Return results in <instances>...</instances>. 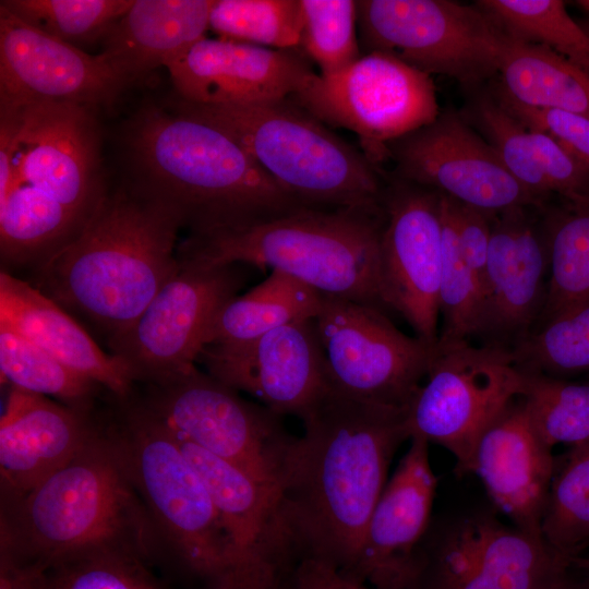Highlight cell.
I'll return each instance as SVG.
<instances>
[{
	"label": "cell",
	"mask_w": 589,
	"mask_h": 589,
	"mask_svg": "<svg viewBox=\"0 0 589 589\" xmlns=\"http://www.w3.org/2000/svg\"><path fill=\"white\" fill-rule=\"evenodd\" d=\"M85 411L12 386L0 419L5 500L17 498L72 459L96 434Z\"/></svg>",
	"instance_id": "25"
},
{
	"label": "cell",
	"mask_w": 589,
	"mask_h": 589,
	"mask_svg": "<svg viewBox=\"0 0 589 589\" xmlns=\"http://www.w3.org/2000/svg\"><path fill=\"white\" fill-rule=\"evenodd\" d=\"M291 589H375L320 560L305 557L291 575Z\"/></svg>",
	"instance_id": "46"
},
{
	"label": "cell",
	"mask_w": 589,
	"mask_h": 589,
	"mask_svg": "<svg viewBox=\"0 0 589 589\" xmlns=\"http://www.w3.org/2000/svg\"><path fill=\"white\" fill-rule=\"evenodd\" d=\"M480 303L481 286L462 256L452 200L442 194V268L438 288L442 327L436 345L470 341Z\"/></svg>",
	"instance_id": "36"
},
{
	"label": "cell",
	"mask_w": 589,
	"mask_h": 589,
	"mask_svg": "<svg viewBox=\"0 0 589 589\" xmlns=\"http://www.w3.org/2000/svg\"><path fill=\"white\" fill-rule=\"evenodd\" d=\"M131 82L106 58L25 23L0 4V106L112 104Z\"/></svg>",
	"instance_id": "20"
},
{
	"label": "cell",
	"mask_w": 589,
	"mask_h": 589,
	"mask_svg": "<svg viewBox=\"0 0 589 589\" xmlns=\"http://www.w3.org/2000/svg\"><path fill=\"white\" fill-rule=\"evenodd\" d=\"M181 227L172 207L135 188L106 193L80 232L38 264L35 287L111 338L178 271Z\"/></svg>",
	"instance_id": "3"
},
{
	"label": "cell",
	"mask_w": 589,
	"mask_h": 589,
	"mask_svg": "<svg viewBox=\"0 0 589 589\" xmlns=\"http://www.w3.org/2000/svg\"><path fill=\"white\" fill-rule=\"evenodd\" d=\"M1 376L12 386L50 395L85 411L98 384L75 372L23 335L0 324Z\"/></svg>",
	"instance_id": "33"
},
{
	"label": "cell",
	"mask_w": 589,
	"mask_h": 589,
	"mask_svg": "<svg viewBox=\"0 0 589 589\" xmlns=\"http://www.w3.org/2000/svg\"><path fill=\"white\" fill-rule=\"evenodd\" d=\"M491 93L527 129L551 135L589 170L588 118L557 109L527 106L504 95L496 87Z\"/></svg>",
	"instance_id": "42"
},
{
	"label": "cell",
	"mask_w": 589,
	"mask_h": 589,
	"mask_svg": "<svg viewBox=\"0 0 589 589\" xmlns=\"http://www.w3.org/2000/svg\"><path fill=\"white\" fill-rule=\"evenodd\" d=\"M300 49L321 75L350 67L362 56L357 38L358 4L353 0H299Z\"/></svg>",
	"instance_id": "40"
},
{
	"label": "cell",
	"mask_w": 589,
	"mask_h": 589,
	"mask_svg": "<svg viewBox=\"0 0 589 589\" xmlns=\"http://www.w3.org/2000/svg\"><path fill=\"white\" fill-rule=\"evenodd\" d=\"M429 442L413 436L369 520L349 576L375 589H408L416 554L431 525L437 488Z\"/></svg>",
	"instance_id": "23"
},
{
	"label": "cell",
	"mask_w": 589,
	"mask_h": 589,
	"mask_svg": "<svg viewBox=\"0 0 589 589\" xmlns=\"http://www.w3.org/2000/svg\"><path fill=\"white\" fill-rule=\"evenodd\" d=\"M289 98L324 124L357 134L376 167L389 158V143L440 115L431 76L382 52L364 53L332 75L314 72Z\"/></svg>",
	"instance_id": "11"
},
{
	"label": "cell",
	"mask_w": 589,
	"mask_h": 589,
	"mask_svg": "<svg viewBox=\"0 0 589 589\" xmlns=\"http://www.w3.org/2000/svg\"><path fill=\"white\" fill-rule=\"evenodd\" d=\"M178 262L176 274L136 320L109 338L112 356L134 382L155 384L195 366L214 318L244 286L252 268Z\"/></svg>",
	"instance_id": "13"
},
{
	"label": "cell",
	"mask_w": 589,
	"mask_h": 589,
	"mask_svg": "<svg viewBox=\"0 0 589 589\" xmlns=\"http://www.w3.org/2000/svg\"><path fill=\"white\" fill-rule=\"evenodd\" d=\"M0 589H52L51 569L1 548Z\"/></svg>",
	"instance_id": "45"
},
{
	"label": "cell",
	"mask_w": 589,
	"mask_h": 589,
	"mask_svg": "<svg viewBox=\"0 0 589 589\" xmlns=\"http://www.w3.org/2000/svg\"><path fill=\"white\" fill-rule=\"evenodd\" d=\"M127 141L134 188L172 207L190 233L308 206L281 189L226 130L191 115L144 107Z\"/></svg>",
	"instance_id": "4"
},
{
	"label": "cell",
	"mask_w": 589,
	"mask_h": 589,
	"mask_svg": "<svg viewBox=\"0 0 589 589\" xmlns=\"http://www.w3.org/2000/svg\"><path fill=\"white\" fill-rule=\"evenodd\" d=\"M385 211L304 206L248 225L190 233L177 259L280 271L321 294L389 311L380 279Z\"/></svg>",
	"instance_id": "6"
},
{
	"label": "cell",
	"mask_w": 589,
	"mask_h": 589,
	"mask_svg": "<svg viewBox=\"0 0 589 589\" xmlns=\"http://www.w3.org/2000/svg\"><path fill=\"white\" fill-rule=\"evenodd\" d=\"M151 385L143 407L178 438L283 491L299 437L285 429L279 414L242 399L196 366Z\"/></svg>",
	"instance_id": "9"
},
{
	"label": "cell",
	"mask_w": 589,
	"mask_h": 589,
	"mask_svg": "<svg viewBox=\"0 0 589 589\" xmlns=\"http://www.w3.org/2000/svg\"><path fill=\"white\" fill-rule=\"evenodd\" d=\"M0 324L116 396L130 394L134 381L118 358L105 353L57 302L5 271L0 273Z\"/></svg>",
	"instance_id": "26"
},
{
	"label": "cell",
	"mask_w": 589,
	"mask_h": 589,
	"mask_svg": "<svg viewBox=\"0 0 589 589\" xmlns=\"http://www.w3.org/2000/svg\"><path fill=\"white\" fill-rule=\"evenodd\" d=\"M52 589H163L143 557L101 552L76 557L51 568Z\"/></svg>",
	"instance_id": "41"
},
{
	"label": "cell",
	"mask_w": 589,
	"mask_h": 589,
	"mask_svg": "<svg viewBox=\"0 0 589 589\" xmlns=\"http://www.w3.org/2000/svg\"><path fill=\"white\" fill-rule=\"evenodd\" d=\"M527 373L563 378L589 371V299L537 326L512 351Z\"/></svg>",
	"instance_id": "34"
},
{
	"label": "cell",
	"mask_w": 589,
	"mask_h": 589,
	"mask_svg": "<svg viewBox=\"0 0 589 589\" xmlns=\"http://www.w3.org/2000/svg\"><path fill=\"white\" fill-rule=\"evenodd\" d=\"M396 178L495 215L518 206H546L505 168L462 113L447 110L388 144Z\"/></svg>",
	"instance_id": "16"
},
{
	"label": "cell",
	"mask_w": 589,
	"mask_h": 589,
	"mask_svg": "<svg viewBox=\"0 0 589 589\" xmlns=\"http://www.w3.org/2000/svg\"><path fill=\"white\" fill-rule=\"evenodd\" d=\"M506 38L495 86L501 93L527 106L589 119V74L549 48Z\"/></svg>",
	"instance_id": "28"
},
{
	"label": "cell",
	"mask_w": 589,
	"mask_h": 589,
	"mask_svg": "<svg viewBox=\"0 0 589 589\" xmlns=\"http://www.w3.org/2000/svg\"><path fill=\"white\" fill-rule=\"evenodd\" d=\"M209 28L220 38L272 49H299V0H212Z\"/></svg>",
	"instance_id": "37"
},
{
	"label": "cell",
	"mask_w": 589,
	"mask_h": 589,
	"mask_svg": "<svg viewBox=\"0 0 589 589\" xmlns=\"http://www.w3.org/2000/svg\"><path fill=\"white\" fill-rule=\"evenodd\" d=\"M544 224L549 257L548 290L543 311L534 328L589 299V206L567 204L563 209H550L546 205Z\"/></svg>",
	"instance_id": "30"
},
{
	"label": "cell",
	"mask_w": 589,
	"mask_h": 589,
	"mask_svg": "<svg viewBox=\"0 0 589 589\" xmlns=\"http://www.w3.org/2000/svg\"><path fill=\"white\" fill-rule=\"evenodd\" d=\"M578 7L589 13V0H580L576 2Z\"/></svg>",
	"instance_id": "49"
},
{
	"label": "cell",
	"mask_w": 589,
	"mask_h": 589,
	"mask_svg": "<svg viewBox=\"0 0 589 589\" xmlns=\"http://www.w3.org/2000/svg\"><path fill=\"white\" fill-rule=\"evenodd\" d=\"M545 206L492 216L481 303L471 339L512 351L534 328L549 277Z\"/></svg>",
	"instance_id": "18"
},
{
	"label": "cell",
	"mask_w": 589,
	"mask_h": 589,
	"mask_svg": "<svg viewBox=\"0 0 589 589\" xmlns=\"http://www.w3.org/2000/svg\"><path fill=\"white\" fill-rule=\"evenodd\" d=\"M551 193L573 206H589V170L551 135L527 129Z\"/></svg>",
	"instance_id": "43"
},
{
	"label": "cell",
	"mask_w": 589,
	"mask_h": 589,
	"mask_svg": "<svg viewBox=\"0 0 589 589\" xmlns=\"http://www.w3.org/2000/svg\"><path fill=\"white\" fill-rule=\"evenodd\" d=\"M494 148L508 172L540 203L551 195L527 128L493 96H477L462 115Z\"/></svg>",
	"instance_id": "39"
},
{
	"label": "cell",
	"mask_w": 589,
	"mask_h": 589,
	"mask_svg": "<svg viewBox=\"0 0 589 589\" xmlns=\"http://www.w3.org/2000/svg\"><path fill=\"white\" fill-rule=\"evenodd\" d=\"M476 4L508 38L543 46L589 74V36L560 0H480Z\"/></svg>",
	"instance_id": "31"
},
{
	"label": "cell",
	"mask_w": 589,
	"mask_h": 589,
	"mask_svg": "<svg viewBox=\"0 0 589 589\" xmlns=\"http://www.w3.org/2000/svg\"><path fill=\"white\" fill-rule=\"evenodd\" d=\"M231 134L286 192L308 206L383 212L385 187L363 154L290 98L248 106L172 101Z\"/></svg>",
	"instance_id": "7"
},
{
	"label": "cell",
	"mask_w": 589,
	"mask_h": 589,
	"mask_svg": "<svg viewBox=\"0 0 589 589\" xmlns=\"http://www.w3.org/2000/svg\"><path fill=\"white\" fill-rule=\"evenodd\" d=\"M300 419L304 434L281 493L302 558L351 575L390 461L410 440L406 409L361 400L332 385Z\"/></svg>",
	"instance_id": "1"
},
{
	"label": "cell",
	"mask_w": 589,
	"mask_h": 589,
	"mask_svg": "<svg viewBox=\"0 0 589 589\" xmlns=\"http://www.w3.org/2000/svg\"><path fill=\"white\" fill-rule=\"evenodd\" d=\"M539 589H574L567 578L566 572L558 574Z\"/></svg>",
	"instance_id": "47"
},
{
	"label": "cell",
	"mask_w": 589,
	"mask_h": 589,
	"mask_svg": "<svg viewBox=\"0 0 589 589\" xmlns=\"http://www.w3.org/2000/svg\"><path fill=\"white\" fill-rule=\"evenodd\" d=\"M131 481L171 548L212 589H237L231 540L212 495L175 434L144 407L115 437Z\"/></svg>",
	"instance_id": "8"
},
{
	"label": "cell",
	"mask_w": 589,
	"mask_h": 589,
	"mask_svg": "<svg viewBox=\"0 0 589 589\" xmlns=\"http://www.w3.org/2000/svg\"><path fill=\"white\" fill-rule=\"evenodd\" d=\"M519 396L537 432L551 448L589 444V382L522 372Z\"/></svg>",
	"instance_id": "35"
},
{
	"label": "cell",
	"mask_w": 589,
	"mask_h": 589,
	"mask_svg": "<svg viewBox=\"0 0 589 589\" xmlns=\"http://www.w3.org/2000/svg\"><path fill=\"white\" fill-rule=\"evenodd\" d=\"M540 532L569 565L589 546V444L570 447L555 470Z\"/></svg>",
	"instance_id": "32"
},
{
	"label": "cell",
	"mask_w": 589,
	"mask_h": 589,
	"mask_svg": "<svg viewBox=\"0 0 589 589\" xmlns=\"http://www.w3.org/2000/svg\"><path fill=\"white\" fill-rule=\"evenodd\" d=\"M211 7L212 0H133L103 39L100 53L132 83L203 39Z\"/></svg>",
	"instance_id": "27"
},
{
	"label": "cell",
	"mask_w": 589,
	"mask_h": 589,
	"mask_svg": "<svg viewBox=\"0 0 589 589\" xmlns=\"http://www.w3.org/2000/svg\"><path fill=\"white\" fill-rule=\"evenodd\" d=\"M573 564H577L580 567H585V568L589 569V558L585 560L582 557H579L576 561H574Z\"/></svg>",
	"instance_id": "48"
},
{
	"label": "cell",
	"mask_w": 589,
	"mask_h": 589,
	"mask_svg": "<svg viewBox=\"0 0 589 589\" xmlns=\"http://www.w3.org/2000/svg\"><path fill=\"white\" fill-rule=\"evenodd\" d=\"M7 502L1 548L49 569L101 552L144 558L153 542L155 526L115 437L96 433L65 465Z\"/></svg>",
	"instance_id": "5"
},
{
	"label": "cell",
	"mask_w": 589,
	"mask_h": 589,
	"mask_svg": "<svg viewBox=\"0 0 589 589\" xmlns=\"http://www.w3.org/2000/svg\"><path fill=\"white\" fill-rule=\"evenodd\" d=\"M177 98L206 106H248L289 98L314 73L298 49L204 37L169 63Z\"/></svg>",
	"instance_id": "22"
},
{
	"label": "cell",
	"mask_w": 589,
	"mask_h": 589,
	"mask_svg": "<svg viewBox=\"0 0 589 589\" xmlns=\"http://www.w3.org/2000/svg\"><path fill=\"white\" fill-rule=\"evenodd\" d=\"M177 440L208 489L231 540L238 566L237 589H279L285 567L294 557L302 560L280 489L190 442Z\"/></svg>",
	"instance_id": "19"
},
{
	"label": "cell",
	"mask_w": 589,
	"mask_h": 589,
	"mask_svg": "<svg viewBox=\"0 0 589 589\" xmlns=\"http://www.w3.org/2000/svg\"><path fill=\"white\" fill-rule=\"evenodd\" d=\"M424 380L406 409L410 438L444 447L458 476L472 473L476 445L519 397L522 372L509 350L460 341L435 346Z\"/></svg>",
	"instance_id": "12"
},
{
	"label": "cell",
	"mask_w": 589,
	"mask_h": 589,
	"mask_svg": "<svg viewBox=\"0 0 589 589\" xmlns=\"http://www.w3.org/2000/svg\"><path fill=\"white\" fill-rule=\"evenodd\" d=\"M568 566L541 537L476 510L431 522L409 589H539Z\"/></svg>",
	"instance_id": "14"
},
{
	"label": "cell",
	"mask_w": 589,
	"mask_h": 589,
	"mask_svg": "<svg viewBox=\"0 0 589 589\" xmlns=\"http://www.w3.org/2000/svg\"><path fill=\"white\" fill-rule=\"evenodd\" d=\"M332 385L351 397L407 409L435 346L399 330L374 306L322 294L314 318Z\"/></svg>",
	"instance_id": "15"
},
{
	"label": "cell",
	"mask_w": 589,
	"mask_h": 589,
	"mask_svg": "<svg viewBox=\"0 0 589 589\" xmlns=\"http://www.w3.org/2000/svg\"><path fill=\"white\" fill-rule=\"evenodd\" d=\"M380 279L388 310L436 346L442 268V194L395 178L385 187Z\"/></svg>",
	"instance_id": "17"
},
{
	"label": "cell",
	"mask_w": 589,
	"mask_h": 589,
	"mask_svg": "<svg viewBox=\"0 0 589 589\" xmlns=\"http://www.w3.org/2000/svg\"><path fill=\"white\" fill-rule=\"evenodd\" d=\"M196 362L206 373L279 414L301 418L332 386L314 320L252 340L205 346Z\"/></svg>",
	"instance_id": "21"
},
{
	"label": "cell",
	"mask_w": 589,
	"mask_h": 589,
	"mask_svg": "<svg viewBox=\"0 0 589 589\" xmlns=\"http://www.w3.org/2000/svg\"><path fill=\"white\" fill-rule=\"evenodd\" d=\"M359 43L474 89L498 74L507 38L477 5L447 0H359Z\"/></svg>",
	"instance_id": "10"
},
{
	"label": "cell",
	"mask_w": 589,
	"mask_h": 589,
	"mask_svg": "<svg viewBox=\"0 0 589 589\" xmlns=\"http://www.w3.org/2000/svg\"><path fill=\"white\" fill-rule=\"evenodd\" d=\"M450 200L462 256L479 279L482 290L493 215Z\"/></svg>",
	"instance_id": "44"
},
{
	"label": "cell",
	"mask_w": 589,
	"mask_h": 589,
	"mask_svg": "<svg viewBox=\"0 0 589 589\" xmlns=\"http://www.w3.org/2000/svg\"><path fill=\"white\" fill-rule=\"evenodd\" d=\"M106 194L92 109L0 106V252L41 263L91 218Z\"/></svg>",
	"instance_id": "2"
},
{
	"label": "cell",
	"mask_w": 589,
	"mask_h": 589,
	"mask_svg": "<svg viewBox=\"0 0 589 589\" xmlns=\"http://www.w3.org/2000/svg\"><path fill=\"white\" fill-rule=\"evenodd\" d=\"M552 449L519 396L485 429L473 453L472 473L495 507L514 526L539 537L555 473Z\"/></svg>",
	"instance_id": "24"
},
{
	"label": "cell",
	"mask_w": 589,
	"mask_h": 589,
	"mask_svg": "<svg viewBox=\"0 0 589 589\" xmlns=\"http://www.w3.org/2000/svg\"><path fill=\"white\" fill-rule=\"evenodd\" d=\"M133 0H4L31 26L79 48L104 39Z\"/></svg>",
	"instance_id": "38"
},
{
	"label": "cell",
	"mask_w": 589,
	"mask_h": 589,
	"mask_svg": "<svg viewBox=\"0 0 589 589\" xmlns=\"http://www.w3.org/2000/svg\"><path fill=\"white\" fill-rule=\"evenodd\" d=\"M321 304V293L280 271H272L257 286L220 309L206 346L243 342L292 323L314 320Z\"/></svg>",
	"instance_id": "29"
}]
</instances>
